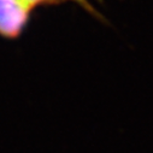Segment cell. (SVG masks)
<instances>
[{
  "label": "cell",
  "mask_w": 153,
  "mask_h": 153,
  "mask_svg": "<svg viewBox=\"0 0 153 153\" xmlns=\"http://www.w3.org/2000/svg\"><path fill=\"white\" fill-rule=\"evenodd\" d=\"M31 6L25 0H0V34L18 35L24 27Z\"/></svg>",
  "instance_id": "6da1fadb"
},
{
  "label": "cell",
  "mask_w": 153,
  "mask_h": 153,
  "mask_svg": "<svg viewBox=\"0 0 153 153\" xmlns=\"http://www.w3.org/2000/svg\"><path fill=\"white\" fill-rule=\"evenodd\" d=\"M25 1L33 7L35 4H39V3H41V1H45V0H25Z\"/></svg>",
  "instance_id": "7a4b0ae2"
}]
</instances>
